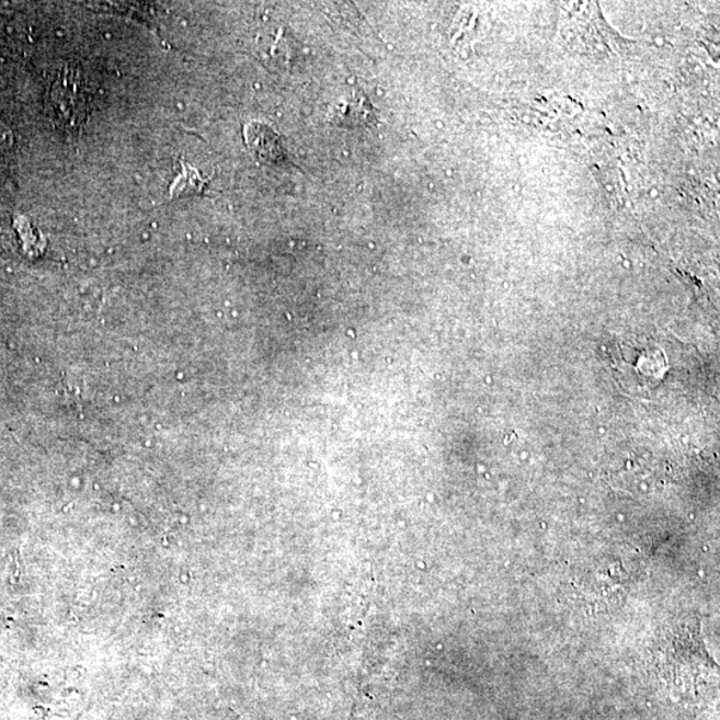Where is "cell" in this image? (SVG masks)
Segmentation results:
<instances>
[{"label":"cell","instance_id":"6da1fadb","mask_svg":"<svg viewBox=\"0 0 720 720\" xmlns=\"http://www.w3.org/2000/svg\"><path fill=\"white\" fill-rule=\"evenodd\" d=\"M50 104L60 125L77 128L88 118L89 89L82 71L67 66L52 85Z\"/></svg>","mask_w":720,"mask_h":720},{"label":"cell","instance_id":"7a4b0ae2","mask_svg":"<svg viewBox=\"0 0 720 720\" xmlns=\"http://www.w3.org/2000/svg\"><path fill=\"white\" fill-rule=\"evenodd\" d=\"M244 139L249 149L255 152L264 162H286L287 152L283 149L279 135L262 123H250L244 127Z\"/></svg>","mask_w":720,"mask_h":720},{"label":"cell","instance_id":"3957f363","mask_svg":"<svg viewBox=\"0 0 720 720\" xmlns=\"http://www.w3.org/2000/svg\"><path fill=\"white\" fill-rule=\"evenodd\" d=\"M14 141L12 133L3 122H0V152L8 151Z\"/></svg>","mask_w":720,"mask_h":720}]
</instances>
